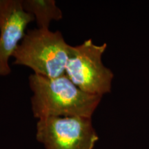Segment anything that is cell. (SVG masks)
<instances>
[{"label":"cell","instance_id":"5","mask_svg":"<svg viewBox=\"0 0 149 149\" xmlns=\"http://www.w3.org/2000/svg\"><path fill=\"white\" fill-rule=\"evenodd\" d=\"M22 0H0V75L10 73L8 60L23 40L29 24L34 21Z\"/></svg>","mask_w":149,"mask_h":149},{"label":"cell","instance_id":"1","mask_svg":"<svg viewBox=\"0 0 149 149\" xmlns=\"http://www.w3.org/2000/svg\"><path fill=\"white\" fill-rule=\"evenodd\" d=\"M33 91L31 109L35 118L92 116L102 97L86 93L66 74L50 78L33 73L29 76Z\"/></svg>","mask_w":149,"mask_h":149},{"label":"cell","instance_id":"2","mask_svg":"<svg viewBox=\"0 0 149 149\" xmlns=\"http://www.w3.org/2000/svg\"><path fill=\"white\" fill-rule=\"evenodd\" d=\"M70 49L60 31L29 30L15 51L13 63L29 67L39 75L58 77L65 74Z\"/></svg>","mask_w":149,"mask_h":149},{"label":"cell","instance_id":"4","mask_svg":"<svg viewBox=\"0 0 149 149\" xmlns=\"http://www.w3.org/2000/svg\"><path fill=\"white\" fill-rule=\"evenodd\" d=\"M36 139L46 149H93L99 137L92 118L50 117L39 119Z\"/></svg>","mask_w":149,"mask_h":149},{"label":"cell","instance_id":"3","mask_svg":"<svg viewBox=\"0 0 149 149\" xmlns=\"http://www.w3.org/2000/svg\"><path fill=\"white\" fill-rule=\"evenodd\" d=\"M107 48V43L97 45L91 39L71 46L65 74L86 93L103 97L111 92L114 74L102 59Z\"/></svg>","mask_w":149,"mask_h":149},{"label":"cell","instance_id":"6","mask_svg":"<svg viewBox=\"0 0 149 149\" xmlns=\"http://www.w3.org/2000/svg\"><path fill=\"white\" fill-rule=\"evenodd\" d=\"M22 5L26 12L34 17L38 29H49L52 21H59L63 17L55 0H23Z\"/></svg>","mask_w":149,"mask_h":149}]
</instances>
